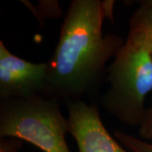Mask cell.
Here are the masks:
<instances>
[{
    "label": "cell",
    "mask_w": 152,
    "mask_h": 152,
    "mask_svg": "<svg viewBox=\"0 0 152 152\" xmlns=\"http://www.w3.org/2000/svg\"><path fill=\"white\" fill-rule=\"evenodd\" d=\"M73 0L60 29L48 65L47 96L59 101L95 96L107 75L106 67L125 41L115 34L103 35L105 18L113 2Z\"/></svg>",
    "instance_id": "cell-1"
},
{
    "label": "cell",
    "mask_w": 152,
    "mask_h": 152,
    "mask_svg": "<svg viewBox=\"0 0 152 152\" xmlns=\"http://www.w3.org/2000/svg\"><path fill=\"white\" fill-rule=\"evenodd\" d=\"M69 122L58 99L47 96L0 100V139L31 143L43 152H70L65 135Z\"/></svg>",
    "instance_id": "cell-2"
},
{
    "label": "cell",
    "mask_w": 152,
    "mask_h": 152,
    "mask_svg": "<svg viewBox=\"0 0 152 152\" xmlns=\"http://www.w3.org/2000/svg\"><path fill=\"white\" fill-rule=\"evenodd\" d=\"M109 86L102 105L110 115L129 126H140L152 91V54L125 41L107 70Z\"/></svg>",
    "instance_id": "cell-3"
},
{
    "label": "cell",
    "mask_w": 152,
    "mask_h": 152,
    "mask_svg": "<svg viewBox=\"0 0 152 152\" xmlns=\"http://www.w3.org/2000/svg\"><path fill=\"white\" fill-rule=\"evenodd\" d=\"M48 65L14 55L0 41V100L47 96Z\"/></svg>",
    "instance_id": "cell-4"
},
{
    "label": "cell",
    "mask_w": 152,
    "mask_h": 152,
    "mask_svg": "<svg viewBox=\"0 0 152 152\" xmlns=\"http://www.w3.org/2000/svg\"><path fill=\"white\" fill-rule=\"evenodd\" d=\"M69 134L79 152H129L110 135L101 119L96 106L83 100L66 101Z\"/></svg>",
    "instance_id": "cell-5"
},
{
    "label": "cell",
    "mask_w": 152,
    "mask_h": 152,
    "mask_svg": "<svg viewBox=\"0 0 152 152\" xmlns=\"http://www.w3.org/2000/svg\"><path fill=\"white\" fill-rule=\"evenodd\" d=\"M126 41L152 54V1L142 4L131 15Z\"/></svg>",
    "instance_id": "cell-6"
},
{
    "label": "cell",
    "mask_w": 152,
    "mask_h": 152,
    "mask_svg": "<svg viewBox=\"0 0 152 152\" xmlns=\"http://www.w3.org/2000/svg\"><path fill=\"white\" fill-rule=\"evenodd\" d=\"M116 139L131 152H152V144L121 130L114 131Z\"/></svg>",
    "instance_id": "cell-7"
},
{
    "label": "cell",
    "mask_w": 152,
    "mask_h": 152,
    "mask_svg": "<svg viewBox=\"0 0 152 152\" xmlns=\"http://www.w3.org/2000/svg\"><path fill=\"white\" fill-rule=\"evenodd\" d=\"M139 127V134L140 137L148 140L152 139V104L145 110L143 119Z\"/></svg>",
    "instance_id": "cell-8"
}]
</instances>
